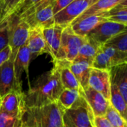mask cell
I'll use <instances>...</instances> for the list:
<instances>
[{
    "label": "cell",
    "instance_id": "cell-14",
    "mask_svg": "<svg viewBox=\"0 0 127 127\" xmlns=\"http://www.w3.org/2000/svg\"><path fill=\"white\" fill-rule=\"evenodd\" d=\"M13 90H22L16 84L14 62L8 60L0 67V96L3 97Z\"/></svg>",
    "mask_w": 127,
    "mask_h": 127
},
{
    "label": "cell",
    "instance_id": "cell-35",
    "mask_svg": "<svg viewBox=\"0 0 127 127\" xmlns=\"http://www.w3.org/2000/svg\"><path fill=\"white\" fill-rule=\"evenodd\" d=\"M108 20L118 23L125 26H127V14L119 16H111L108 17Z\"/></svg>",
    "mask_w": 127,
    "mask_h": 127
},
{
    "label": "cell",
    "instance_id": "cell-16",
    "mask_svg": "<svg viewBox=\"0 0 127 127\" xmlns=\"http://www.w3.org/2000/svg\"><path fill=\"white\" fill-rule=\"evenodd\" d=\"M30 62H31V54L27 46V44L26 43L19 49L15 57V59L14 61V70L16 84L20 88H22L21 76L23 72L26 73L27 79L30 88V82L29 79V66Z\"/></svg>",
    "mask_w": 127,
    "mask_h": 127
},
{
    "label": "cell",
    "instance_id": "cell-21",
    "mask_svg": "<svg viewBox=\"0 0 127 127\" xmlns=\"http://www.w3.org/2000/svg\"><path fill=\"white\" fill-rule=\"evenodd\" d=\"M123 0H98L94 5H93L90 8H88L85 13H83L80 17H79L74 21L79 20L90 15L107 13L110 10L114 8L115 6L118 5Z\"/></svg>",
    "mask_w": 127,
    "mask_h": 127
},
{
    "label": "cell",
    "instance_id": "cell-1",
    "mask_svg": "<svg viewBox=\"0 0 127 127\" xmlns=\"http://www.w3.org/2000/svg\"><path fill=\"white\" fill-rule=\"evenodd\" d=\"M63 90L58 71L53 67L49 71L41 74L34 86L30 87L25 94L26 108L41 107L55 103Z\"/></svg>",
    "mask_w": 127,
    "mask_h": 127
},
{
    "label": "cell",
    "instance_id": "cell-17",
    "mask_svg": "<svg viewBox=\"0 0 127 127\" xmlns=\"http://www.w3.org/2000/svg\"><path fill=\"white\" fill-rule=\"evenodd\" d=\"M109 74L111 84L117 88L127 104V62L112 67Z\"/></svg>",
    "mask_w": 127,
    "mask_h": 127
},
{
    "label": "cell",
    "instance_id": "cell-7",
    "mask_svg": "<svg viewBox=\"0 0 127 127\" xmlns=\"http://www.w3.org/2000/svg\"><path fill=\"white\" fill-rule=\"evenodd\" d=\"M126 31H127V26L107 20L98 25L88 33L86 37L101 46L116 35Z\"/></svg>",
    "mask_w": 127,
    "mask_h": 127
},
{
    "label": "cell",
    "instance_id": "cell-31",
    "mask_svg": "<svg viewBox=\"0 0 127 127\" xmlns=\"http://www.w3.org/2000/svg\"><path fill=\"white\" fill-rule=\"evenodd\" d=\"M8 46H9V36L7 23V26L0 29V52L2 51Z\"/></svg>",
    "mask_w": 127,
    "mask_h": 127
},
{
    "label": "cell",
    "instance_id": "cell-37",
    "mask_svg": "<svg viewBox=\"0 0 127 127\" xmlns=\"http://www.w3.org/2000/svg\"><path fill=\"white\" fill-rule=\"evenodd\" d=\"M2 5H3V0H0V22H4L2 20Z\"/></svg>",
    "mask_w": 127,
    "mask_h": 127
},
{
    "label": "cell",
    "instance_id": "cell-4",
    "mask_svg": "<svg viewBox=\"0 0 127 127\" xmlns=\"http://www.w3.org/2000/svg\"><path fill=\"white\" fill-rule=\"evenodd\" d=\"M9 46L11 49L10 61H13L19 49L27 43L30 28L28 24L18 16L12 14L8 19Z\"/></svg>",
    "mask_w": 127,
    "mask_h": 127
},
{
    "label": "cell",
    "instance_id": "cell-23",
    "mask_svg": "<svg viewBox=\"0 0 127 127\" xmlns=\"http://www.w3.org/2000/svg\"><path fill=\"white\" fill-rule=\"evenodd\" d=\"M100 48L103 52L108 56L111 62L112 67L124 62H127V52L120 51L117 49L106 44L101 46Z\"/></svg>",
    "mask_w": 127,
    "mask_h": 127
},
{
    "label": "cell",
    "instance_id": "cell-10",
    "mask_svg": "<svg viewBox=\"0 0 127 127\" xmlns=\"http://www.w3.org/2000/svg\"><path fill=\"white\" fill-rule=\"evenodd\" d=\"M81 94L91 108L94 117H102L105 116L110 102L102 94L89 86L82 90Z\"/></svg>",
    "mask_w": 127,
    "mask_h": 127
},
{
    "label": "cell",
    "instance_id": "cell-38",
    "mask_svg": "<svg viewBox=\"0 0 127 127\" xmlns=\"http://www.w3.org/2000/svg\"><path fill=\"white\" fill-rule=\"evenodd\" d=\"M8 21H4V22H0V29H2L3 27H5V26H7Z\"/></svg>",
    "mask_w": 127,
    "mask_h": 127
},
{
    "label": "cell",
    "instance_id": "cell-28",
    "mask_svg": "<svg viewBox=\"0 0 127 127\" xmlns=\"http://www.w3.org/2000/svg\"><path fill=\"white\" fill-rule=\"evenodd\" d=\"M23 0H3L2 5V21H6L7 19L11 16L17 8L22 3Z\"/></svg>",
    "mask_w": 127,
    "mask_h": 127
},
{
    "label": "cell",
    "instance_id": "cell-34",
    "mask_svg": "<svg viewBox=\"0 0 127 127\" xmlns=\"http://www.w3.org/2000/svg\"><path fill=\"white\" fill-rule=\"evenodd\" d=\"M94 126L95 127H113L105 117H94Z\"/></svg>",
    "mask_w": 127,
    "mask_h": 127
},
{
    "label": "cell",
    "instance_id": "cell-13",
    "mask_svg": "<svg viewBox=\"0 0 127 127\" xmlns=\"http://www.w3.org/2000/svg\"><path fill=\"white\" fill-rule=\"evenodd\" d=\"M107 20V13H102L90 15L79 20L74 21L70 26L75 34L82 37H86L88 33L95 29L98 25Z\"/></svg>",
    "mask_w": 127,
    "mask_h": 127
},
{
    "label": "cell",
    "instance_id": "cell-2",
    "mask_svg": "<svg viewBox=\"0 0 127 127\" xmlns=\"http://www.w3.org/2000/svg\"><path fill=\"white\" fill-rule=\"evenodd\" d=\"M64 110L58 102L26 108L23 120L32 127H64Z\"/></svg>",
    "mask_w": 127,
    "mask_h": 127
},
{
    "label": "cell",
    "instance_id": "cell-40",
    "mask_svg": "<svg viewBox=\"0 0 127 127\" xmlns=\"http://www.w3.org/2000/svg\"><path fill=\"white\" fill-rule=\"evenodd\" d=\"M0 108H1V96H0Z\"/></svg>",
    "mask_w": 127,
    "mask_h": 127
},
{
    "label": "cell",
    "instance_id": "cell-36",
    "mask_svg": "<svg viewBox=\"0 0 127 127\" xmlns=\"http://www.w3.org/2000/svg\"><path fill=\"white\" fill-rule=\"evenodd\" d=\"M18 127H32V126H29L23 119H22V120L20 121V124L18 126Z\"/></svg>",
    "mask_w": 127,
    "mask_h": 127
},
{
    "label": "cell",
    "instance_id": "cell-8",
    "mask_svg": "<svg viewBox=\"0 0 127 127\" xmlns=\"http://www.w3.org/2000/svg\"><path fill=\"white\" fill-rule=\"evenodd\" d=\"M98 0H74L67 8L55 15V24L66 27L85 13Z\"/></svg>",
    "mask_w": 127,
    "mask_h": 127
},
{
    "label": "cell",
    "instance_id": "cell-30",
    "mask_svg": "<svg viewBox=\"0 0 127 127\" xmlns=\"http://www.w3.org/2000/svg\"><path fill=\"white\" fill-rule=\"evenodd\" d=\"M41 1H43V0H23L22 3L17 8V9L15 10L13 14L20 17L22 14H23L25 12H26L32 6L40 2Z\"/></svg>",
    "mask_w": 127,
    "mask_h": 127
},
{
    "label": "cell",
    "instance_id": "cell-22",
    "mask_svg": "<svg viewBox=\"0 0 127 127\" xmlns=\"http://www.w3.org/2000/svg\"><path fill=\"white\" fill-rule=\"evenodd\" d=\"M111 106L119 113V114L127 120V104L118 91L117 88L111 84V96L109 100Z\"/></svg>",
    "mask_w": 127,
    "mask_h": 127
},
{
    "label": "cell",
    "instance_id": "cell-26",
    "mask_svg": "<svg viewBox=\"0 0 127 127\" xmlns=\"http://www.w3.org/2000/svg\"><path fill=\"white\" fill-rule=\"evenodd\" d=\"M113 127H127V120L122 117L111 106V103L105 116Z\"/></svg>",
    "mask_w": 127,
    "mask_h": 127
},
{
    "label": "cell",
    "instance_id": "cell-15",
    "mask_svg": "<svg viewBox=\"0 0 127 127\" xmlns=\"http://www.w3.org/2000/svg\"><path fill=\"white\" fill-rule=\"evenodd\" d=\"M53 67L58 71L61 85L64 89L75 90L81 92L83 89L70 69V61L55 60L53 61Z\"/></svg>",
    "mask_w": 127,
    "mask_h": 127
},
{
    "label": "cell",
    "instance_id": "cell-6",
    "mask_svg": "<svg viewBox=\"0 0 127 127\" xmlns=\"http://www.w3.org/2000/svg\"><path fill=\"white\" fill-rule=\"evenodd\" d=\"M64 127H95L94 116L88 102L82 106L64 111Z\"/></svg>",
    "mask_w": 127,
    "mask_h": 127
},
{
    "label": "cell",
    "instance_id": "cell-11",
    "mask_svg": "<svg viewBox=\"0 0 127 127\" xmlns=\"http://www.w3.org/2000/svg\"><path fill=\"white\" fill-rule=\"evenodd\" d=\"M88 86L102 94L108 101L111 96V81L108 70L92 68Z\"/></svg>",
    "mask_w": 127,
    "mask_h": 127
},
{
    "label": "cell",
    "instance_id": "cell-32",
    "mask_svg": "<svg viewBox=\"0 0 127 127\" xmlns=\"http://www.w3.org/2000/svg\"><path fill=\"white\" fill-rule=\"evenodd\" d=\"M73 1L74 0H55L52 4L54 14L55 15L56 14H58L63 9L67 8Z\"/></svg>",
    "mask_w": 127,
    "mask_h": 127
},
{
    "label": "cell",
    "instance_id": "cell-25",
    "mask_svg": "<svg viewBox=\"0 0 127 127\" xmlns=\"http://www.w3.org/2000/svg\"><path fill=\"white\" fill-rule=\"evenodd\" d=\"M111 67H112V64L108 56L103 52L101 48H99L95 58L93 60L92 68L109 71V70Z\"/></svg>",
    "mask_w": 127,
    "mask_h": 127
},
{
    "label": "cell",
    "instance_id": "cell-39",
    "mask_svg": "<svg viewBox=\"0 0 127 127\" xmlns=\"http://www.w3.org/2000/svg\"><path fill=\"white\" fill-rule=\"evenodd\" d=\"M120 6H127V0H123V1L119 4Z\"/></svg>",
    "mask_w": 127,
    "mask_h": 127
},
{
    "label": "cell",
    "instance_id": "cell-29",
    "mask_svg": "<svg viewBox=\"0 0 127 127\" xmlns=\"http://www.w3.org/2000/svg\"><path fill=\"white\" fill-rule=\"evenodd\" d=\"M22 119L0 111V127H18Z\"/></svg>",
    "mask_w": 127,
    "mask_h": 127
},
{
    "label": "cell",
    "instance_id": "cell-19",
    "mask_svg": "<svg viewBox=\"0 0 127 127\" xmlns=\"http://www.w3.org/2000/svg\"><path fill=\"white\" fill-rule=\"evenodd\" d=\"M64 29V26L55 24L43 29V35L50 52L49 55L52 57L53 61L56 59V56L61 46V35Z\"/></svg>",
    "mask_w": 127,
    "mask_h": 127
},
{
    "label": "cell",
    "instance_id": "cell-12",
    "mask_svg": "<svg viewBox=\"0 0 127 127\" xmlns=\"http://www.w3.org/2000/svg\"><path fill=\"white\" fill-rule=\"evenodd\" d=\"M26 44L31 54V61L43 53L50 54L43 35V29L41 28L30 29Z\"/></svg>",
    "mask_w": 127,
    "mask_h": 127
},
{
    "label": "cell",
    "instance_id": "cell-24",
    "mask_svg": "<svg viewBox=\"0 0 127 127\" xmlns=\"http://www.w3.org/2000/svg\"><path fill=\"white\" fill-rule=\"evenodd\" d=\"M99 48V46L87 39V41L81 46L79 53L74 60L84 59L93 62V60L95 58Z\"/></svg>",
    "mask_w": 127,
    "mask_h": 127
},
{
    "label": "cell",
    "instance_id": "cell-18",
    "mask_svg": "<svg viewBox=\"0 0 127 127\" xmlns=\"http://www.w3.org/2000/svg\"><path fill=\"white\" fill-rule=\"evenodd\" d=\"M70 69L84 90L88 87V81L92 69V61L88 60H74L70 64Z\"/></svg>",
    "mask_w": 127,
    "mask_h": 127
},
{
    "label": "cell",
    "instance_id": "cell-27",
    "mask_svg": "<svg viewBox=\"0 0 127 127\" xmlns=\"http://www.w3.org/2000/svg\"><path fill=\"white\" fill-rule=\"evenodd\" d=\"M105 44L111 46L120 51L127 52V31L116 35Z\"/></svg>",
    "mask_w": 127,
    "mask_h": 127
},
{
    "label": "cell",
    "instance_id": "cell-33",
    "mask_svg": "<svg viewBox=\"0 0 127 127\" xmlns=\"http://www.w3.org/2000/svg\"><path fill=\"white\" fill-rule=\"evenodd\" d=\"M11 55V49L9 46H8L2 51L0 52V67H1L5 61L10 59Z\"/></svg>",
    "mask_w": 127,
    "mask_h": 127
},
{
    "label": "cell",
    "instance_id": "cell-3",
    "mask_svg": "<svg viewBox=\"0 0 127 127\" xmlns=\"http://www.w3.org/2000/svg\"><path fill=\"white\" fill-rule=\"evenodd\" d=\"M55 0H43L29 8L26 12L20 16L29 26L30 29L49 28L55 24V14L52 4Z\"/></svg>",
    "mask_w": 127,
    "mask_h": 127
},
{
    "label": "cell",
    "instance_id": "cell-9",
    "mask_svg": "<svg viewBox=\"0 0 127 127\" xmlns=\"http://www.w3.org/2000/svg\"><path fill=\"white\" fill-rule=\"evenodd\" d=\"M0 111L23 119L26 111L25 93L23 90H13L2 97Z\"/></svg>",
    "mask_w": 127,
    "mask_h": 127
},
{
    "label": "cell",
    "instance_id": "cell-20",
    "mask_svg": "<svg viewBox=\"0 0 127 127\" xmlns=\"http://www.w3.org/2000/svg\"><path fill=\"white\" fill-rule=\"evenodd\" d=\"M81 92L75 90L64 89L59 96L57 102L64 111L82 106L86 104L87 102L82 95Z\"/></svg>",
    "mask_w": 127,
    "mask_h": 127
},
{
    "label": "cell",
    "instance_id": "cell-5",
    "mask_svg": "<svg viewBox=\"0 0 127 127\" xmlns=\"http://www.w3.org/2000/svg\"><path fill=\"white\" fill-rule=\"evenodd\" d=\"M86 41L87 37L75 34L70 26L64 27L61 35V46L55 60L73 62L76 58L81 46Z\"/></svg>",
    "mask_w": 127,
    "mask_h": 127
}]
</instances>
